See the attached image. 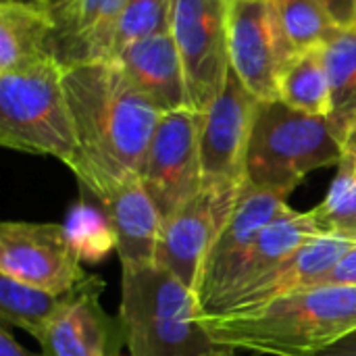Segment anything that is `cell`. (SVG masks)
Instances as JSON below:
<instances>
[{"mask_svg":"<svg viewBox=\"0 0 356 356\" xmlns=\"http://www.w3.org/2000/svg\"><path fill=\"white\" fill-rule=\"evenodd\" d=\"M56 19L48 0L0 2V73L17 71L54 56Z\"/></svg>","mask_w":356,"mask_h":356,"instance_id":"cell-19","label":"cell"},{"mask_svg":"<svg viewBox=\"0 0 356 356\" xmlns=\"http://www.w3.org/2000/svg\"><path fill=\"white\" fill-rule=\"evenodd\" d=\"M280 100L307 115L330 117L332 90L323 60V46L296 54L284 71Z\"/></svg>","mask_w":356,"mask_h":356,"instance_id":"cell-21","label":"cell"},{"mask_svg":"<svg viewBox=\"0 0 356 356\" xmlns=\"http://www.w3.org/2000/svg\"><path fill=\"white\" fill-rule=\"evenodd\" d=\"M50 4H58V2H63V0H48Z\"/></svg>","mask_w":356,"mask_h":356,"instance_id":"cell-33","label":"cell"},{"mask_svg":"<svg viewBox=\"0 0 356 356\" xmlns=\"http://www.w3.org/2000/svg\"><path fill=\"white\" fill-rule=\"evenodd\" d=\"M346 150H355L356 152V127L353 129V134L348 136V140H346Z\"/></svg>","mask_w":356,"mask_h":356,"instance_id":"cell-31","label":"cell"},{"mask_svg":"<svg viewBox=\"0 0 356 356\" xmlns=\"http://www.w3.org/2000/svg\"><path fill=\"white\" fill-rule=\"evenodd\" d=\"M127 0H63L52 4L54 56L63 67L113 60L115 35Z\"/></svg>","mask_w":356,"mask_h":356,"instance_id":"cell-14","label":"cell"},{"mask_svg":"<svg viewBox=\"0 0 356 356\" xmlns=\"http://www.w3.org/2000/svg\"><path fill=\"white\" fill-rule=\"evenodd\" d=\"M355 244V240H346L338 236H315L309 242H305L296 252H292L286 261H282L275 269H271L265 277H261L252 288H248L244 294L227 302L217 315H207V317H221V315L250 311L280 296L307 290L325 271H330Z\"/></svg>","mask_w":356,"mask_h":356,"instance_id":"cell-16","label":"cell"},{"mask_svg":"<svg viewBox=\"0 0 356 356\" xmlns=\"http://www.w3.org/2000/svg\"><path fill=\"white\" fill-rule=\"evenodd\" d=\"M319 286H356V244L311 288Z\"/></svg>","mask_w":356,"mask_h":356,"instance_id":"cell-27","label":"cell"},{"mask_svg":"<svg viewBox=\"0 0 356 356\" xmlns=\"http://www.w3.org/2000/svg\"><path fill=\"white\" fill-rule=\"evenodd\" d=\"M67 238L81 263H100L113 250H117L115 229L104 209H96L88 202H77L65 221Z\"/></svg>","mask_w":356,"mask_h":356,"instance_id":"cell-24","label":"cell"},{"mask_svg":"<svg viewBox=\"0 0 356 356\" xmlns=\"http://www.w3.org/2000/svg\"><path fill=\"white\" fill-rule=\"evenodd\" d=\"M315 356H356V332L348 334L346 338H342L340 342Z\"/></svg>","mask_w":356,"mask_h":356,"instance_id":"cell-30","label":"cell"},{"mask_svg":"<svg viewBox=\"0 0 356 356\" xmlns=\"http://www.w3.org/2000/svg\"><path fill=\"white\" fill-rule=\"evenodd\" d=\"M0 275L54 294H67L86 277L65 225L27 221L0 225Z\"/></svg>","mask_w":356,"mask_h":356,"instance_id":"cell-10","label":"cell"},{"mask_svg":"<svg viewBox=\"0 0 356 356\" xmlns=\"http://www.w3.org/2000/svg\"><path fill=\"white\" fill-rule=\"evenodd\" d=\"M113 60L161 115L190 108L186 73L171 31L127 44Z\"/></svg>","mask_w":356,"mask_h":356,"instance_id":"cell-15","label":"cell"},{"mask_svg":"<svg viewBox=\"0 0 356 356\" xmlns=\"http://www.w3.org/2000/svg\"><path fill=\"white\" fill-rule=\"evenodd\" d=\"M196 294L159 265L123 267L119 323L131 356H209L219 350Z\"/></svg>","mask_w":356,"mask_h":356,"instance_id":"cell-3","label":"cell"},{"mask_svg":"<svg viewBox=\"0 0 356 356\" xmlns=\"http://www.w3.org/2000/svg\"><path fill=\"white\" fill-rule=\"evenodd\" d=\"M115 229L121 267L154 263L163 217L140 177H134L100 198Z\"/></svg>","mask_w":356,"mask_h":356,"instance_id":"cell-18","label":"cell"},{"mask_svg":"<svg viewBox=\"0 0 356 356\" xmlns=\"http://www.w3.org/2000/svg\"><path fill=\"white\" fill-rule=\"evenodd\" d=\"M355 240H356V236H355Z\"/></svg>","mask_w":356,"mask_h":356,"instance_id":"cell-36","label":"cell"},{"mask_svg":"<svg viewBox=\"0 0 356 356\" xmlns=\"http://www.w3.org/2000/svg\"><path fill=\"white\" fill-rule=\"evenodd\" d=\"M77 152L69 169L98 200L140 177L161 113L129 83L115 60L65 67Z\"/></svg>","mask_w":356,"mask_h":356,"instance_id":"cell-1","label":"cell"},{"mask_svg":"<svg viewBox=\"0 0 356 356\" xmlns=\"http://www.w3.org/2000/svg\"><path fill=\"white\" fill-rule=\"evenodd\" d=\"M261 102L229 69L223 92L198 113L202 190L213 196L221 227L246 181V154Z\"/></svg>","mask_w":356,"mask_h":356,"instance_id":"cell-6","label":"cell"},{"mask_svg":"<svg viewBox=\"0 0 356 356\" xmlns=\"http://www.w3.org/2000/svg\"><path fill=\"white\" fill-rule=\"evenodd\" d=\"M227 15L229 0H175L171 33L194 113H202L225 88L232 69Z\"/></svg>","mask_w":356,"mask_h":356,"instance_id":"cell-7","label":"cell"},{"mask_svg":"<svg viewBox=\"0 0 356 356\" xmlns=\"http://www.w3.org/2000/svg\"><path fill=\"white\" fill-rule=\"evenodd\" d=\"M0 356H35L25 350L8 332V325H2L0 330Z\"/></svg>","mask_w":356,"mask_h":356,"instance_id":"cell-29","label":"cell"},{"mask_svg":"<svg viewBox=\"0 0 356 356\" xmlns=\"http://www.w3.org/2000/svg\"><path fill=\"white\" fill-rule=\"evenodd\" d=\"M353 29H356V19H355V23H353Z\"/></svg>","mask_w":356,"mask_h":356,"instance_id":"cell-34","label":"cell"},{"mask_svg":"<svg viewBox=\"0 0 356 356\" xmlns=\"http://www.w3.org/2000/svg\"><path fill=\"white\" fill-rule=\"evenodd\" d=\"M288 209L290 207L286 198L267 190L252 188L248 184L242 186L240 198L219 229L217 238L213 240L200 273L196 290L200 313H207L221 298L242 257L248 252L261 232Z\"/></svg>","mask_w":356,"mask_h":356,"instance_id":"cell-11","label":"cell"},{"mask_svg":"<svg viewBox=\"0 0 356 356\" xmlns=\"http://www.w3.org/2000/svg\"><path fill=\"white\" fill-rule=\"evenodd\" d=\"M63 75L65 67L56 58L0 73V144L4 148L54 156L71 165L77 138Z\"/></svg>","mask_w":356,"mask_h":356,"instance_id":"cell-5","label":"cell"},{"mask_svg":"<svg viewBox=\"0 0 356 356\" xmlns=\"http://www.w3.org/2000/svg\"><path fill=\"white\" fill-rule=\"evenodd\" d=\"M200 321L217 348L269 356H315L356 332V286H319L250 311Z\"/></svg>","mask_w":356,"mask_h":356,"instance_id":"cell-2","label":"cell"},{"mask_svg":"<svg viewBox=\"0 0 356 356\" xmlns=\"http://www.w3.org/2000/svg\"><path fill=\"white\" fill-rule=\"evenodd\" d=\"M215 356H236V355H234V350H227V348H219V350L215 353Z\"/></svg>","mask_w":356,"mask_h":356,"instance_id":"cell-32","label":"cell"},{"mask_svg":"<svg viewBox=\"0 0 356 356\" xmlns=\"http://www.w3.org/2000/svg\"><path fill=\"white\" fill-rule=\"evenodd\" d=\"M315 236H319V232L309 213H298L294 209L282 213L261 232V236L234 269L221 298L202 315H217L227 302L252 288L261 277H265L271 269H275L282 261H286Z\"/></svg>","mask_w":356,"mask_h":356,"instance_id":"cell-17","label":"cell"},{"mask_svg":"<svg viewBox=\"0 0 356 356\" xmlns=\"http://www.w3.org/2000/svg\"><path fill=\"white\" fill-rule=\"evenodd\" d=\"M221 229L215 200L209 192H200L177 213L163 219L154 265L169 271L194 294L213 240Z\"/></svg>","mask_w":356,"mask_h":356,"instance_id":"cell-13","label":"cell"},{"mask_svg":"<svg viewBox=\"0 0 356 356\" xmlns=\"http://www.w3.org/2000/svg\"><path fill=\"white\" fill-rule=\"evenodd\" d=\"M323 60L332 90L330 123L346 148L356 127V29L340 27L323 46Z\"/></svg>","mask_w":356,"mask_h":356,"instance_id":"cell-20","label":"cell"},{"mask_svg":"<svg viewBox=\"0 0 356 356\" xmlns=\"http://www.w3.org/2000/svg\"><path fill=\"white\" fill-rule=\"evenodd\" d=\"M338 173L321 204L309 211L319 236H338L355 240L356 236V152L346 150L336 165ZM356 242V240H355Z\"/></svg>","mask_w":356,"mask_h":356,"instance_id":"cell-23","label":"cell"},{"mask_svg":"<svg viewBox=\"0 0 356 356\" xmlns=\"http://www.w3.org/2000/svg\"><path fill=\"white\" fill-rule=\"evenodd\" d=\"M104 282L86 275L69 290L63 309L35 338L40 356H108L121 340V323L100 305Z\"/></svg>","mask_w":356,"mask_h":356,"instance_id":"cell-12","label":"cell"},{"mask_svg":"<svg viewBox=\"0 0 356 356\" xmlns=\"http://www.w3.org/2000/svg\"><path fill=\"white\" fill-rule=\"evenodd\" d=\"M140 179L163 219L202 192L200 115L181 108L161 115Z\"/></svg>","mask_w":356,"mask_h":356,"instance_id":"cell-9","label":"cell"},{"mask_svg":"<svg viewBox=\"0 0 356 356\" xmlns=\"http://www.w3.org/2000/svg\"><path fill=\"white\" fill-rule=\"evenodd\" d=\"M284 31L296 54L321 48L340 29L321 0H275Z\"/></svg>","mask_w":356,"mask_h":356,"instance_id":"cell-25","label":"cell"},{"mask_svg":"<svg viewBox=\"0 0 356 356\" xmlns=\"http://www.w3.org/2000/svg\"><path fill=\"white\" fill-rule=\"evenodd\" d=\"M67 294H54L0 275V321L2 325L25 330L38 338L48 321L63 309Z\"/></svg>","mask_w":356,"mask_h":356,"instance_id":"cell-22","label":"cell"},{"mask_svg":"<svg viewBox=\"0 0 356 356\" xmlns=\"http://www.w3.org/2000/svg\"><path fill=\"white\" fill-rule=\"evenodd\" d=\"M229 58L234 73L261 100H280V83L296 58L275 0H229Z\"/></svg>","mask_w":356,"mask_h":356,"instance_id":"cell-8","label":"cell"},{"mask_svg":"<svg viewBox=\"0 0 356 356\" xmlns=\"http://www.w3.org/2000/svg\"><path fill=\"white\" fill-rule=\"evenodd\" d=\"M321 4L338 27H353L356 19V0H321Z\"/></svg>","mask_w":356,"mask_h":356,"instance_id":"cell-28","label":"cell"},{"mask_svg":"<svg viewBox=\"0 0 356 356\" xmlns=\"http://www.w3.org/2000/svg\"><path fill=\"white\" fill-rule=\"evenodd\" d=\"M173 6L175 0H127L117 27L113 58L127 44L171 31Z\"/></svg>","mask_w":356,"mask_h":356,"instance_id":"cell-26","label":"cell"},{"mask_svg":"<svg viewBox=\"0 0 356 356\" xmlns=\"http://www.w3.org/2000/svg\"><path fill=\"white\" fill-rule=\"evenodd\" d=\"M344 152L327 117L263 100L250 134L244 184L288 198L311 171L338 165Z\"/></svg>","mask_w":356,"mask_h":356,"instance_id":"cell-4","label":"cell"},{"mask_svg":"<svg viewBox=\"0 0 356 356\" xmlns=\"http://www.w3.org/2000/svg\"><path fill=\"white\" fill-rule=\"evenodd\" d=\"M215 353H217V350H215ZM215 353H213V355H209V356H215Z\"/></svg>","mask_w":356,"mask_h":356,"instance_id":"cell-35","label":"cell"}]
</instances>
